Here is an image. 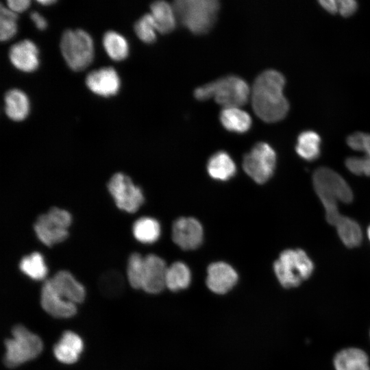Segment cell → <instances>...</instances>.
<instances>
[{
	"instance_id": "obj_6",
	"label": "cell",
	"mask_w": 370,
	"mask_h": 370,
	"mask_svg": "<svg viewBox=\"0 0 370 370\" xmlns=\"http://www.w3.org/2000/svg\"><path fill=\"white\" fill-rule=\"evenodd\" d=\"M60 49L68 66L75 71L86 69L94 56L92 39L83 29L65 31L61 38Z\"/></svg>"
},
{
	"instance_id": "obj_13",
	"label": "cell",
	"mask_w": 370,
	"mask_h": 370,
	"mask_svg": "<svg viewBox=\"0 0 370 370\" xmlns=\"http://www.w3.org/2000/svg\"><path fill=\"white\" fill-rule=\"evenodd\" d=\"M86 84L93 93L108 97L119 92L121 80L115 69L103 67L89 73L86 78Z\"/></svg>"
},
{
	"instance_id": "obj_37",
	"label": "cell",
	"mask_w": 370,
	"mask_h": 370,
	"mask_svg": "<svg viewBox=\"0 0 370 370\" xmlns=\"http://www.w3.org/2000/svg\"><path fill=\"white\" fill-rule=\"evenodd\" d=\"M30 3L29 0H9L6 2L8 8L16 14L26 10Z\"/></svg>"
},
{
	"instance_id": "obj_30",
	"label": "cell",
	"mask_w": 370,
	"mask_h": 370,
	"mask_svg": "<svg viewBox=\"0 0 370 370\" xmlns=\"http://www.w3.org/2000/svg\"><path fill=\"white\" fill-rule=\"evenodd\" d=\"M83 348L76 343L60 338L53 346V354L60 362L65 364L75 362L82 353Z\"/></svg>"
},
{
	"instance_id": "obj_8",
	"label": "cell",
	"mask_w": 370,
	"mask_h": 370,
	"mask_svg": "<svg viewBox=\"0 0 370 370\" xmlns=\"http://www.w3.org/2000/svg\"><path fill=\"white\" fill-rule=\"evenodd\" d=\"M276 164V153L267 143H256L243 158L245 172L256 182L263 184L272 176Z\"/></svg>"
},
{
	"instance_id": "obj_7",
	"label": "cell",
	"mask_w": 370,
	"mask_h": 370,
	"mask_svg": "<svg viewBox=\"0 0 370 370\" xmlns=\"http://www.w3.org/2000/svg\"><path fill=\"white\" fill-rule=\"evenodd\" d=\"M71 223V216L69 212L53 207L47 213L38 217L34 228L38 239L50 247L67 238V228Z\"/></svg>"
},
{
	"instance_id": "obj_33",
	"label": "cell",
	"mask_w": 370,
	"mask_h": 370,
	"mask_svg": "<svg viewBox=\"0 0 370 370\" xmlns=\"http://www.w3.org/2000/svg\"><path fill=\"white\" fill-rule=\"evenodd\" d=\"M137 36L145 43H151L156 39L157 29L150 13L142 16L134 25Z\"/></svg>"
},
{
	"instance_id": "obj_21",
	"label": "cell",
	"mask_w": 370,
	"mask_h": 370,
	"mask_svg": "<svg viewBox=\"0 0 370 370\" xmlns=\"http://www.w3.org/2000/svg\"><path fill=\"white\" fill-rule=\"evenodd\" d=\"M219 118L223 126L230 132H245L251 125L250 115L239 107L223 108Z\"/></svg>"
},
{
	"instance_id": "obj_3",
	"label": "cell",
	"mask_w": 370,
	"mask_h": 370,
	"mask_svg": "<svg viewBox=\"0 0 370 370\" xmlns=\"http://www.w3.org/2000/svg\"><path fill=\"white\" fill-rule=\"evenodd\" d=\"M172 5L180 23L197 34L212 27L220 7L217 0H177Z\"/></svg>"
},
{
	"instance_id": "obj_25",
	"label": "cell",
	"mask_w": 370,
	"mask_h": 370,
	"mask_svg": "<svg viewBox=\"0 0 370 370\" xmlns=\"http://www.w3.org/2000/svg\"><path fill=\"white\" fill-rule=\"evenodd\" d=\"M191 280V274L188 266L182 262H175L167 268L166 286L172 291H178L187 288Z\"/></svg>"
},
{
	"instance_id": "obj_28",
	"label": "cell",
	"mask_w": 370,
	"mask_h": 370,
	"mask_svg": "<svg viewBox=\"0 0 370 370\" xmlns=\"http://www.w3.org/2000/svg\"><path fill=\"white\" fill-rule=\"evenodd\" d=\"M21 271L34 280H41L47 274V267L42 256L38 252L24 256L19 264Z\"/></svg>"
},
{
	"instance_id": "obj_9",
	"label": "cell",
	"mask_w": 370,
	"mask_h": 370,
	"mask_svg": "<svg viewBox=\"0 0 370 370\" xmlns=\"http://www.w3.org/2000/svg\"><path fill=\"white\" fill-rule=\"evenodd\" d=\"M108 188L116 206L130 213L135 212L144 201L141 189L136 186L130 177L117 173L109 180Z\"/></svg>"
},
{
	"instance_id": "obj_10",
	"label": "cell",
	"mask_w": 370,
	"mask_h": 370,
	"mask_svg": "<svg viewBox=\"0 0 370 370\" xmlns=\"http://www.w3.org/2000/svg\"><path fill=\"white\" fill-rule=\"evenodd\" d=\"M313 185L317 194L330 195L343 203H350L353 193L346 181L334 171L321 167L317 169L312 177Z\"/></svg>"
},
{
	"instance_id": "obj_24",
	"label": "cell",
	"mask_w": 370,
	"mask_h": 370,
	"mask_svg": "<svg viewBox=\"0 0 370 370\" xmlns=\"http://www.w3.org/2000/svg\"><path fill=\"white\" fill-rule=\"evenodd\" d=\"M132 232L137 241L149 244L156 242L159 238L161 229L157 220L145 217L135 221Z\"/></svg>"
},
{
	"instance_id": "obj_4",
	"label": "cell",
	"mask_w": 370,
	"mask_h": 370,
	"mask_svg": "<svg viewBox=\"0 0 370 370\" xmlns=\"http://www.w3.org/2000/svg\"><path fill=\"white\" fill-rule=\"evenodd\" d=\"M12 338L5 341V354L3 363L14 368L38 357L43 349L40 338L21 324L12 330Z\"/></svg>"
},
{
	"instance_id": "obj_16",
	"label": "cell",
	"mask_w": 370,
	"mask_h": 370,
	"mask_svg": "<svg viewBox=\"0 0 370 370\" xmlns=\"http://www.w3.org/2000/svg\"><path fill=\"white\" fill-rule=\"evenodd\" d=\"M8 55L12 65L19 71L32 72L38 67V49L30 40L25 39L13 45Z\"/></svg>"
},
{
	"instance_id": "obj_31",
	"label": "cell",
	"mask_w": 370,
	"mask_h": 370,
	"mask_svg": "<svg viewBox=\"0 0 370 370\" xmlns=\"http://www.w3.org/2000/svg\"><path fill=\"white\" fill-rule=\"evenodd\" d=\"M145 267V257L138 253H133L128 259L127 275L128 282L135 289L142 288Z\"/></svg>"
},
{
	"instance_id": "obj_1",
	"label": "cell",
	"mask_w": 370,
	"mask_h": 370,
	"mask_svg": "<svg viewBox=\"0 0 370 370\" xmlns=\"http://www.w3.org/2000/svg\"><path fill=\"white\" fill-rule=\"evenodd\" d=\"M284 75L274 69L259 74L251 89L254 110L262 121L272 123L280 121L287 114L289 105L284 95Z\"/></svg>"
},
{
	"instance_id": "obj_11",
	"label": "cell",
	"mask_w": 370,
	"mask_h": 370,
	"mask_svg": "<svg viewBox=\"0 0 370 370\" xmlns=\"http://www.w3.org/2000/svg\"><path fill=\"white\" fill-rule=\"evenodd\" d=\"M203 236L201 224L195 218L180 217L173 224V240L184 250L197 248L202 243Z\"/></svg>"
},
{
	"instance_id": "obj_18",
	"label": "cell",
	"mask_w": 370,
	"mask_h": 370,
	"mask_svg": "<svg viewBox=\"0 0 370 370\" xmlns=\"http://www.w3.org/2000/svg\"><path fill=\"white\" fill-rule=\"evenodd\" d=\"M334 365L336 370H370L367 355L363 350L355 347L338 352Z\"/></svg>"
},
{
	"instance_id": "obj_22",
	"label": "cell",
	"mask_w": 370,
	"mask_h": 370,
	"mask_svg": "<svg viewBox=\"0 0 370 370\" xmlns=\"http://www.w3.org/2000/svg\"><path fill=\"white\" fill-rule=\"evenodd\" d=\"M150 8L158 32L166 34L175 28L177 18L173 5L165 1H157L151 3Z\"/></svg>"
},
{
	"instance_id": "obj_15",
	"label": "cell",
	"mask_w": 370,
	"mask_h": 370,
	"mask_svg": "<svg viewBox=\"0 0 370 370\" xmlns=\"http://www.w3.org/2000/svg\"><path fill=\"white\" fill-rule=\"evenodd\" d=\"M238 280L234 269L224 262H216L207 269L206 285L217 294H224L230 291Z\"/></svg>"
},
{
	"instance_id": "obj_40",
	"label": "cell",
	"mask_w": 370,
	"mask_h": 370,
	"mask_svg": "<svg viewBox=\"0 0 370 370\" xmlns=\"http://www.w3.org/2000/svg\"><path fill=\"white\" fill-rule=\"evenodd\" d=\"M38 2L43 5H48L52 3H54L56 1L53 0H42V1H38Z\"/></svg>"
},
{
	"instance_id": "obj_23",
	"label": "cell",
	"mask_w": 370,
	"mask_h": 370,
	"mask_svg": "<svg viewBox=\"0 0 370 370\" xmlns=\"http://www.w3.org/2000/svg\"><path fill=\"white\" fill-rule=\"evenodd\" d=\"M295 150L303 159L312 161L320 155L321 138L319 134L312 130H306L300 133L297 137Z\"/></svg>"
},
{
	"instance_id": "obj_38",
	"label": "cell",
	"mask_w": 370,
	"mask_h": 370,
	"mask_svg": "<svg viewBox=\"0 0 370 370\" xmlns=\"http://www.w3.org/2000/svg\"><path fill=\"white\" fill-rule=\"evenodd\" d=\"M30 18L40 30H44L47 26L46 19L36 12H33L30 14Z\"/></svg>"
},
{
	"instance_id": "obj_5",
	"label": "cell",
	"mask_w": 370,
	"mask_h": 370,
	"mask_svg": "<svg viewBox=\"0 0 370 370\" xmlns=\"http://www.w3.org/2000/svg\"><path fill=\"white\" fill-rule=\"evenodd\" d=\"M273 269L282 286L293 288L312 275L314 264L304 250L286 249L274 262Z\"/></svg>"
},
{
	"instance_id": "obj_29",
	"label": "cell",
	"mask_w": 370,
	"mask_h": 370,
	"mask_svg": "<svg viewBox=\"0 0 370 370\" xmlns=\"http://www.w3.org/2000/svg\"><path fill=\"white\" fill-rule=\"evenodd\" d=\"M99 286L105 296L116 297L121 295L123 291V278L119 272L108 271L101 276Z\"/></svg>"
},
{
	"instance_id": "obj_26",
	"label": "cell",
	"mask_w": 370,
	"mask_h": 370,
	"mask_svg": "<svg viewBox=\"0 0 370 370\" xmlns=\"http://www.w3.org/2000/svg\"><path fill=\"white\" fill-rule=\"evenodd\" d=\"M103 45L108 56L115 61L125 59L129 53L127 40L114 31L106 32L103 37Z\"/></svg>"
},
{
	"instance_id": "obj_36",
	"label": "cell",
	"mask_w": 370,
	"mask_h": 370,
	"mask_svg": "<svg viewBox=\"0 0 370 370\" xmlns=\"http://www.w3.org/2000/svg\"><path fill=\"white\" fill-rule=\"evenodd\" d=\"M338 1V12L343 16L352 15L357 9L358 4L354 0H340Z\"/></svg>"
},
{
	"instance_id": "obj_17",
	"label": "cell",
	"mask_w": 370,
	"mask_h": 370,
	"mask_svg": "<svg viewBox=\"0 0 370 370\" xmlns=\"http://www.w3.org/2000/svg\"><path fill=\"white\" fill-rule=\"evenodd\" d=\"M50 280L56 291L66 300L75 304L84 301L86 296L84 287L70 272L60 271Z\"/></svg>"
},
{
	"instance_id": "obj_12",
	"label": "cell",
	"mask_w": 370,
	"mask_h": 370,
	"mask_svg": "<svg viewBox=\"0 0 370 370\" xmlns=\"http://www.w3.org/2000/svg\"><path fill=\"white\" fill-rule=\"evenodd\" d=\"M40 304L46 312L56 318H69L77 312L76 304L61 297L50 279L47 280L42 286Z\"/></svg>"
},
{
	"instance_id": "obj_35",
	"label": "cell",
	"mask_w": 370,
	"mask_h": 370,
	"mask_svg": "<svg viewBox=\"0 0 370 370\" xmlns=\"http://www.w3.org/2000/svg\"><path fill=\"white\" fill-rule=\"evenodd\" d=\"M347 168L356 175L370 176V158L349 157L345 160Z\"/></svg>"
},
{
	"instance_id": "obj_20",
	"label": "cell",
	"mask_w": 370,
	"mask_h": 370,
	"mask_svg": "<svg viewBox=\"0 0 370 370\" xmlns=\"http://www.w3.org/2000/svg\"><path fill=\"white\" fill-rule=\"evenodd\" d=\"M7 116L15 121L24 120L29 111V101L26 94L16 88L8 90L4 97Z\"/></svg>"
},
{
	"instance_id": "obj_39",
	"label": "cell",
	"mask_w": 370,
	"mask_h": 370,
	"mask_svg": "<svg viewBox=\"0 0 370 370\" xmlns=\"http://www.w3.org/2000/svg\"><path fill=\"white\" fill-rule=\"evenodd\" d=\"M319 3L328 12L336 13L338 11V1L336 0H321Z\"/></svg>"
},
{
	"instance_id": "obj_14",
	"label": "cell",
	"mask_w": 370,
	"mask_h": 370,
	"mask_svg": "<svg viewBox=\"0 0 370 370\" xmlns=\"http://www.w3.org/2000/svg\"><path fill=\"white\" fill-rule=\"evenodd\" d=\"M167 266L164 260L155 254L145 256V267L142 288L147 293L156 294L166 286Z\"/></svg>"
},
{
	"instance_id": "obj_19",
	"label": "cell",
	"mask_w": 370,
	"mask_h": 370,
	"mask_svg": "<svg viewBox=\"0 0 370 370\" xmlns=\"http://www.w3.org/2000/svg\"><path fill=\"white\" fill-rule=\"evenodd\" d=\"M207 170L213 179L226 181L235 175L236 167L234 160L227 153L219 151L209 158Z\"/></svg>"
},
{
	"instance_id": "obj_2",
	"label": "cell",
	"mask_w": 370,
	"mask_h": 370,
	"mask_svg": "<svg viewBox=\"0 0 370 370\" xmlns=\"http://www.w3.org/2000/svg\"><path fill=\"white\" fill-rule=\"evenodd\" d=\"M250 89L241 77L228 75L197 87L194 91L196 99L205 100L213 97L223 108L240 107L248 100Z\"/></svg>"
},
{
	"instance_id": "obj_27",
	"label": "cell",
	"mask_w": 370,
	"mask_h": 370,
	"mask_svg": "<svg viewBox=\"0 0 370 370\" xmlns=\"http://www.w3.org/2000/svg\"><path fill=\"white\" fill-rule=\"evenodd\" d=\"M338 234L347 247L358 246L362 241V231L358 223L347 217L342 219L336 225Z\"/></svg>"
},
{
	"instance_id": "obj_32",
	"label": "cell",
	"mask_w": 370,
	"mask_h": 370,
	"mask_svg": "<svg viewBox=\"0 0 370 370\" xmlns=\"http://www.w3.org/2000/svg\"><path fill=\"white\" fill-rule=\"evenodd\" d=\"M17 14L3 4L0 9V40L7 41L17 32Z\"/></svg>"
},
{
	"instance_id": "obj_34",
	"label": "cell",
	"mask_w": 370,
	"mask_h": 370,
	"mask_svg": "<svg viewBox=\"0 0 370 370\" xmlns=\"http://www.w3.org/2000/svg\"><path fill=\"white\" fill-rule=\"evenodd\" d=\"M347 143L350 148L356 151H362L370 158V134L363 132H355L347 138Z\"/></svg>"
},
{
	"instance_id": "obj_41",
	"label": "cell",
	"mask_w": 370,
	"mask_h": 370,
	"mask_svg": "<svg viewBox=\"0 0 370 370\" xmlns=\"http://www.w3.org/2000/svg\"><path fill=\"white\" fill-rule=\"evenodd\" d=\"M367 233H368L369 238V240H370V226H369V228H368Z\"/></svg>"
}]
</instances>
